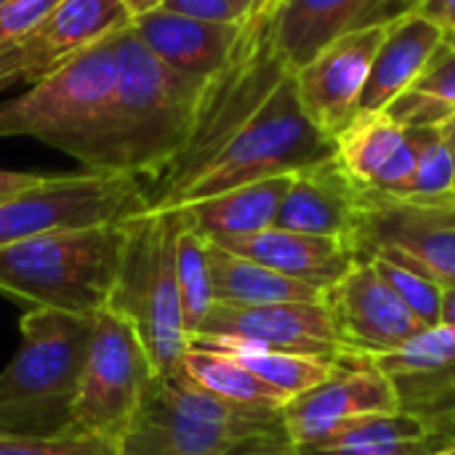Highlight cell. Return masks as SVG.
<instances>
[{
	"mask_svg": "<svg viewBox=\"0 0 455 455\" xmlns=\"http://www.w3.org/2000/svg\"><path fill=\"white\" fill-rule=\"evenodd\" d=\"M205 80L163 64L133 32L117 29V83L83 171L157 184L184 149Z\"/></svg>",
	"mask_w": 455,
	"mask_h": 455,
	"instance_id": "cell-1",
	"label": "cell"
},
{
	"mask_svg": "<svg viewBox=\"0 0 455 455\" xmlns=\"http://www.w3.org/2000/svg\"><path fill=\"white\" fill-rule=\"evenodd\" d=\"M133 219L56 229L0 248V296L29 309L99 315L115 293Z\"/></svg>",
	"mask_w": 455,
	"mask_h": 455,
	"instance_id": "cell-2",
	"label": "cell"
},
{
	"mask_svg": "<svg viewBox=\"0 0 455 455\" xmlns=\"http://www.w3.org/2000/svg\"><path fill=\"white\" fill-rule=\"evenodd\" d=\"M96 315L29 309L19 349L0 371V437H61L69 432Z\"/></svg>",
	"mask_w": 455,
	"mask_h": 455,
	"instance_id": "cell-3",
	"label": "cell"
},
{
	"mask_svg": "<svg viewBox=\"0 0 455 455\" xmlns=\"http://www.w3.org/2000/svg\"><path fill=\"white\" fill-rule=\"evenodd\" d=\"M336 157V141L328 139L304 112L293 72L269 93L261 109L176 192L149 211L192 205L221 192L293 176Z\"/></svg>",
	"mask_w": 455,
	"mask_h": 455,
	"instance_id": "cell-4",
	"label": "cell"
},
{
	"mask_svg": "<svg viewBox=\"0 0 455 455\" xmlns=\"http://www.w3.org/2000/svg\"><path fill=\"white\" fill-rule=\"evenodd\" d=\"M280 0L248 16L229 64L205 80L189 139L165 176L147 189L149 208L184 187L269 99L291 75L275 40V13Z\"/></svg>",
	"mask_w": 455,
	"mask_h": 455,
	"instance_id": "cell-5",
	"label": "cell"
},
{
	"mask_svg": "<svg viewBox=\"0 0 455 455\" xmlns=\"http://www.w3.org/2000/svg\"><path fill=\"white\" fill-rule=\"evenodd\" d=\"M283 411L235 405L181 368L157 376L117 440L120 455H227L240 440L283 427Z\"/></svg>",
	"mask_w": 455,
	"mask_h": 455,
	"instance_id": "cell-6",
	"label": "cell"
},
{
	"mask_svg": "<svg viewBox=\"0 0 455 455\" xmlns=\"http://www.w3.org/2000/svg\"><path fill=\"white\" fill-rule=\"evenodd\" d=\"M117 83V32L0 104V139L29 136L85 165Z\"/></svg>",
	"mask_w": 455,
	"mask_h": 455,
	"instance_id": "cell-7",
	"label": "cell"
},
{
	"mask_svg": "<svg viewBox=\"0 0 455 455\" xmlns=\"http://www.w3.org/2000/svg\"><path fill=\"white\" fill-rule=\"evenodd\" d=\"M179 224L181 216L176 208L144 211L133 219L123 269L107 304L136 328L155 376L179 371L189 349L176 277Z\"/></svg>",
	"mask_w": 455,
	"mask_h": 455,
	"instance_id": "cell-8",
	"label": "cell"
},
{
	"mask_svg": "<svg viewBox=\"0 0 455 455\" xmlns=\"http://www.w3.org/2000/svg\"><path fill=\"white\" fill-rule=\"evenodd\" d=\"M155 379L152 360L136 328L128 317L104 307L93 320V336L67 435L117 443Z\"/></svg>",
	"mask_w": 455,
	"mask_h": 455,
	"instance_id": "cell-9",
	"label": "cell"
},
{
	"mask_svg": "<svg viewBox=\"0 0 455 455\" xmlns=\"http://www.w3.org/2000/svg\"><path fill=\"white\" fill-rule=\"evenodd\" d=\"M149 211L147 187L120 173H56L0 200V248L56 232L125 221Z\"/></svg>",
	"mask_w": 455,
	"mask_h": 455,
	"instance_id": "cell-10",
	"label": "cell"
},
{
	"mask_svg": "<svg viewBox=\"0 0 455 455\" xmlns=\"http://www.w3.org/2000/svg\"><path fill=\"white\" fill-rule=\"evenodd\" d=\"M349 245L357 259L384 256L455 288V197L419 203L363 189Z\"/></svg>",
	"mask_w": 455,
	"mask_h": 455,
	"instance_id": "cell-11",
	"label": "cell"
},
{
	"mask_svg": "<svg viewBox=\"0 0 455 455\" xmlns=\"http://www.w3.org/2000/svg\"><path fill=\"white\" fill-rule=\"evenodd\" d=\"M323 307L333 323L341 355L352 357L397 352L427 331L368 259H357L336 285L323 291Z\"/></svg>",
	"mask_w": 455,
	"mask_h": 455,
	"instance_id": "cell-12",
	"label": "cell"
},
{
	"mask_svg": "<svg viewBox=\"0 0 455 455\" xmlns=\"http://www.w3.org/2000/svg\"><path fill=\"white\" fill-rule=\"evenodd\" d=\"M128 21L123 0H59L21 40L0 51V91L43 80Z\"/></svg>",
	"mask_w": 455,
	"mask_h": 455,
	"instance_id": "cell-13",
	"label": "cell"
},
{
	"mask_svg": "<svg viewBox=\"0 0 455 455\" xmlns=\"http://www.w3.org/2000/svg\"><path fill=\"white\" fill-rule=\"evenodd\" d=\"M395 411H400V400L392 379L365 357L341 355L339 371L320 387L291 400L280 419L285 437L304 451L349 421Z\"/></svg>",
	"mask_w": 455,
	"mask_h": 455,
	"instance_id": "cell-14",
	"label": "cell"
},
{
	"mask_svg": "<svg viewBox=\"0 0 455 455\" xmlns=\"http://www.w3.org/2000/svg\"><path fill=\"white\" fill-rule=\"evenodd\" d=\"M387 27L389 24H376L341 35L293 72L307 117L328 139H336L355 120Z\"/></svg>",
	"mask_w": 455,
	"mask_h": 455,
	"instance_id": "cell-15",
	"label": "cell"
},
{
	"mask_svg": "<svg viewBox=\"0 0 455 455\" xmlns=\"http://www.w3.org/2000/svg\"><path fill=\"white\" fill-rule=\"evenodd\" d=\"M192 336L237 339L277 352L341 357V344L323 307V299L261 307L213 304Z\"/></svg>",
	"mask_w": 455,
	"mask_h": 455,
	"instance_id": "cell-16",
	"label": "cell"
},
{
	"mask_svg": "<svg viewBox=\"0 0 455 455\" xmlns=\"http://www.w3.org/2000/svg\"><path fill=\"white\" fill-rule=\"evenodd\" d=\"M413 5L416 0H280L275 40L291 72H296L336 37L392 24L411 13Z\"/></svg>",
	"mask_w": 455,
	"mask_h": 455,
	"instance_id": "cell-17",
	"label": "cell"
},
{
	"mask_svg": "<svg viewBox=\"0 0 455 455\" xmlns=\"http://www.w3.org/2000/svg\"><path fill=\"white\" fill-rule=\"evenodd\" d=\"M339 165L376 195L405 200L413 187L416 155L405 125L387 112L355 115V120L333 139Z\"/></svg>",
	"mask_w": 455,
	"mask_h": 455,
	"instance_id": "cell-18",
	"label": "cell"
},
{
	"mask_svg": "<svg viewBox=\"0 0 455 455\" xmlns=\"http://www.w3.org/2000/svg\"><path fill=\"white\" fill-rule=\"evenodd\" d=\"M360 197L363 187L333 157L291 176L288 192L275 216V227L349 243Z\"/></svg>",
	"mask_w": 455,
	"mask_h": 455,
	"instance_id": "cell-19",
	"label": "cell"
},
{
	"mask_svg": "<svg viewBox=\"0 0 455 455\" xmlns=\"http://www.w3.org/2000/svg\"><path fill=\"white\" fill-rule=\"evenodd\" d=\"M136 37L171 69L208 80L221 72L243 35L245 24H216L179 16L163 8L131 19Z\"/></svg>",
	"mask_w": 455,
	"mask_h": 455,
	"instance_id": "cell-20",
	"label": "cell"
},
{
	"mask_svg": "<svg viewBox=\"0 0 455 455\" xmlns=\"http://www.w3.org/2000/svg\"><path fill=\"white\" fill-rule=\"evenodd\" d=\"M243 259L269 267L291 280L307 283L320 293L336 285L357 261L352 245L339 237H317L269 227L264 232L216 243Z\"/></svg>",
	"mask_w": 455,
	"mask_h": 455,
	"instance_id": "cell-21",
	"label": "cell"
},
{
	"mask_svg": "<svg viewBox=\"0 0 455 455\" xmlns=\"http://www.w3.org/2000/svg\"><path fill=\"white\" fill-rule=\"evenodd\" d=\"M443 37L445 32L437 24L413 11L395 19L373 56L357 115L387 112V107L419 80V75L443 45Z\"/></svg>",
	"mask_w": 455,
	"mask_h": 455,
	"instance_id": "cell-22",
	"label": "cell"
},
{
	"mask_svg": "<svg viewBox=\"0 0 455 455\" xmlns=\"http://www.w3.org/2000/svg\"><path fill=\"white\" fill-rule=\"evenodd\" d=\"M291 176H277L256 184H245L216 197L181 205V213L211 243L237 240L275 227L277 208L288 192Z\"/></svg>",
	"mask_w": 455,
	"mask_h": 455,
	"instance_id": "cell-23",
	"label": "cell"
},
{
	"mask_svg": "<svg viewBox=\"0 0 455 455\" xmlns=\"http://www.w3.org/2000/svg\"><path fill=\"white\" fill-rule=\"evenodd\" d=\"M208 264H211L213 304L261 307V304H293V301L323 299L317 288L291 280L251 259H243L211 240H208Z\"/></svg>",
	"mask_w": 455,
	"mask_h": 455,
	"instance_id": "cell-24",
	"label": "cell"
},
{
	"mask_svg": "<svg viewBox=\"0 0 455 455\" xmlns=\"http://www.w3.org/2000/svg\"><path fill=\"white\" fill-rule=\"evenodd\" d=\"M437 445L432 429L403 411L365 416L339 427L331 437L304 448V455H427Z\"/></svg>",
	"mask_w": 455,
	"mask_h": 455,
	"instance_id": "cell-25",
	"label": "cell"
},
{
	"mask_svg": "<svg viewBox=\"0 0 455 455\" xmlns=\"http://www.w3.org/2000/svg\"><path fill=\"white\" fill-rule=\"evenodd\" d=\"M189 347L232 355L245 368H251L264 384H269L288 400H296V397L307 395L309 389L320 387L323 381H328L339 371V360H341V357L277 352V349H264V347H256L248 341L213 339V336H192Z\"/></svg>",
	"mask_w": 455,
	"mask_h": 455,
	"instance_id": "cell-26",
	"label": "cell"
},
{
	"mask_svg": "<svg viewBox=\"0 0 455 455\" xmlns=\"http://www.w3.org/2000/svg\"><path fill=\"white\" fill-rule=\"evenodd\" d=\"M400 411L424 421L437 445L455 440V357L389 376Z\"/></svg>",
	"mask_w": 455,
	"mask_h": 455,
	"instance_id": "cell-27",
	"label": "cell"
},
{
	"mask_svg": "<svg viewBox=\"0 0 455 455\" xmlns=\"http://www.w3.org/2000/svg\"><path fill=\"white\" fill-rule=\"evenodd\" d=\"M181 371L197 381L203 389L245 408H259V411H283L291 400L283 397L277 389L264 384L251 368H245L240 360L224 352L213 349H197L189 347L181 360Z\"/></svg>",
	"mask_w": 455,
	"mask_h": 455,
	"instance_id": "cell-28",
	"label": "cell"
},
{
	"mask_svg": "<svg viewBox=\"0 0 455 455\" xmlns=\"http://www.w3.org/2000/svg\"><path fill=\"white\" fill-rule=\"evenodd\" d=\"M387 115L405 128L451 120L455 115V48L443 43L419 80L387 107Z\"/></svg>",
	"mask_w": 455,
	"mask_h": 455,
	"instance_id": "cell-29",
	"label": "cell"
},
{
	"mask_svg": "<svg viewBox=\"0 0 455 455\" xmlns=\"http://www.w3.org/2000/svg\"><path fill=\"white\" fill-rule=\"evenodd\" d=\"M176 211L181 216L179 235H176V277H179L184 328L189 339L213 307V285H211V264H208V240L197 229H192L181 208Z\"/></svg>",
	"mask_w": 455,
	"mask_h": 455,
	"instance_id": "cell-30",
	"label": "cell"
},
{
	"mask_svg": "<svg viewBox=\"0 0 455 455\" xmlns=\"http://www.w3.org/2000/svg\"><path fill=\"white\" fill-rule=\"evenodd\" d=\"M413 155H416V173H413V187L405 200H419V203H435V200H448L453 197L455 171L451 149L440 133L437 125H416L405 128Z\"/></svg>",
	"mask_w": 455,
	"mask_h": 455,
	"instance_id": "cell-31",
	"label": "cell"
},
{
	"mask_svg": "<svg viewBox=\"0 0 455 455\" xmlns=\"http://www.w3.org/2000/svg\"><path fill=\"white\" fill-rule=\"evenodd\" d=\"M368 261L376 267L381 280L416 315V320L424 328H437L443 323V296H445L443 285H437L427 275L416 272L413 267L384 259V256H368Z\"/></svg>",
	"mask_w": 455,
	"mask_h": 455,
	"instance_id": "cell-32",
	"label": "cell"
},
{
	"mask_svg": "<svg viewBox=\"0 0 455 455\" xmlns=\"http://www.w3.org/2000/svg\"><path fill=\"white\" fill-rule=\"evenodd\" d=\"M0 455H120L117 443L101 437H0Z\"/></svg>",
	"mask_w": 455,
	"mask_h": 455,
	"instance_id": "cell-33",
	"label": "cell"
},
{
	"mask_svg": "<svg viewBox=\"0 0 455 455\" xmlns=\"http://www.w3.org/2000/svg\"><path fill=\"white\" fill-rule=\"evenodd\" d=\"M59 0H5L0 5V51L21 40Z\"/></svg>",
	"mask_w": 455,
	"mask_h": 455,
	"instance_id": "cell-34",
	"label": "cell"
},
{
	"mask_svg": "<svg viewBox=\"0 0 455 455\" xmlns=\"http://www.w3.org/2000/svg\"><path fill=\"white\" fill-rule=\"evenodd\" d=\"M163 11L200 19V21H216V24H245L248 13L240 8L237 0H163Z\"/></svg>",
	"mask_w": 455,
	"mask_h": 455,
	"instance_id": "cell-35",
	"label": "cell"
},
{
	"mask_svg": "<svg viewBox=\"0 0 455 455\" xmlns=\"http://www.w3.org/2000/svg\"><path fill=\"white\" fill-rule=\"evenodd\" d=\"M227 455H304L301 448H296L283 427L275 429V432H267V435H256V437H248V440H240L235 448H229Z\"/></svg>",
	"mask_w": 455,
	"mask_h": 455,
	"instance_id": "cell-36",
	"label": "cell"
},
{
	"mask_svg": "<svg viewBox=\"0 0 455 455\" xmlns=\"http://www.w3.org/2000/svg\"><path fill=\"white\" fill-rule=\"evenodd\" d=\"M413 13L437 24L443 32L455 29V0H416Z\"/></svg>",
	"mask_w": 455,
	"mask_h": 455,
	"instance_id": "cell-37",
	"label": "cell"
},
{
	"mask_svg": "<svg viewBox=\"0 0 455 455\" xmlns=\"http://www.w3.org/2000/svg\"><path fill=\"white\" fill-rule=\"evenodd\" d=\"M45 179V173H24V171H8V168H0V200L16 195V192H24L35 184H40Z\"/></svg>",
	"mask_w": 455,
	"mask_h": 455,
	"instance_id": "cell-38",
	"label": "cell"
},
{
	"mask_svg": "<svg viewBox=\"0 0 455 455\" xmlns=\"http://www.w3.org/2000/svg\"><path fill=\"white\" fill-rule=\"evenodd\" d=\"M123 5L128 8V13H131V19H133V16H141V13H147V11L160 8L163 0H123Z\"/></svg>",
	"mask_w": 455,
	"mask_h": 455,
	"instance_id": "cell-39",
	"label": "cell"
},
{
	"mask_svg": "<svg viewBox=\"0 0 455 455\" xmlns=\"http://www.w3.org/2000/svg\"><path fill=\"white\" fill-rule=\"evenodd\" d=\"M440 128V133H443V139H445V144H448V149H451V157H453V171H455V115L451 120H445L443 125H437ZM453 197H455V184H453Z\"/></svg>",
	"mask_w": 455,
	"mask_h": 455,
	"instance_id": "cell-40",
	"label": "cell"
},
{
	"mask_svg": "<svg viewBox=\"0 0 455 455\" xmlns=\"http://www.w3.org/2000/svg\"><path fill=\"white\" fill-rule=\"evenodd\" d=\"M443 325H455V288H448L443 296Z\"/></svg>",
	"mask_w": 455,
	"mask_h": 455,
	"instance_id": "cell-41",
	"label": "cell"
},
{
	"mask_svg": "<svg viewBox=\"0 0 455 455\" xmlns=\"http://www.w3.org/2000/svg\"><path fill=\"white\" fill-rule=\"evenodd\" d=\"M237 3H240V8H243L248 16H253L256 11H261V8H264L267 3H272V0H237Z\"/></svg>",
	"mask_w": 455,
	"mask_h": 455,
	"instance_id": "cell-42",
	"label": "cell"
},
{
	"mask_svg": "<svg viewBox=\"0 0 455 455\" xmlns=\"http://www.w3.org/2000/svg\"><path fill=\"white\" fill-rule=\"evenodd\" d=\"M427 455H455V440L445 443V445H440V448H435L432 453H427Z\"/></svg>",
	"mask_w": 455,
	"mask_h": 455,
	"instance_id": "cell-43",
	"label": "cell"
},
{
	"mask_svg": "<svg viewBox=\"0 0 455 455\" xmlns=\"http://www.w3.org/2000/svg\"><path fill=\"white\" fill-rule=\"evenodd\" d=\"M443 43H445L448 48H455V29H448V32H445V37H443Z\"/></svg>",
	"mask_w": 455,
	"mask_h": 455,
	"instance_id": "cell-44",
	"label": "cell"
},
{
	"mask_svg": "<svg viewBox=\"0 0 455 455\" xmlns=\"http://www.w3.org/2000/svg\"><path fill=\"white\" fill-rule=\"evenodd\" d=\"M3 3H5V0H0V5H3Z\"/></svg>",
	"mask_w": 455,
	"mask_h": 455,
	"instance_id": "cell-45",
	"label": "cell"
}]
</instances>
